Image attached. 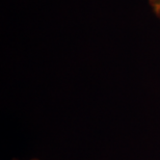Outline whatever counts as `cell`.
I'll return each mask as SVG.
<instances>
[{
	"instance_id": "6da1fadb",
	"label": "cell",
	"mask_w": 160,
	"mask_h": 160,
	"mask_svg": "<svg viewBox=\"0 0 160 160\" xmlns=\"http://www.w3.org/2000/svg\"><path fill=\"white\" fill-rule=\"evenodd\" d=\"M149 2L152 8V11L160 20V0H149Z\"/></svg>"
},
{
	"instance_id": "7a4b0ae2",
	"label": "cell",
	"mask_w": 160,
	"mask_h": 160,
	"mask_svg": "<svg viewBox=\"0 0 160 160\" xmlns=\"http://www.w3.org/2000/svg\"><path fill=\"white\" fill-rule=\"evenodd\" d=\"M30 160H39V159H30Z\"/></svg>"
}]
</instances>
